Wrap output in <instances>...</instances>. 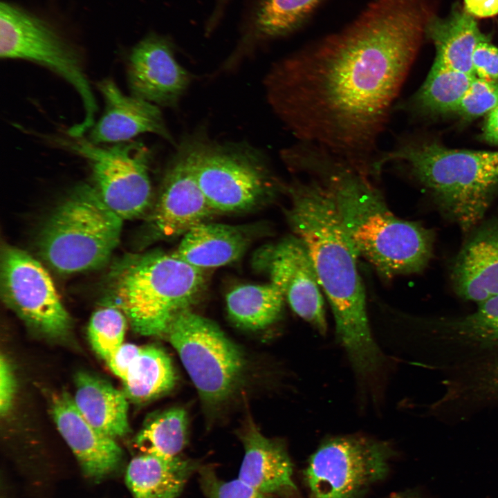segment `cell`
Returning a JSON list of instances; mask_svg holds the SVG:
<instances>
[{"label":"cell","instance_id":"obj_4","mask_svg":"<svg viewBox=\"0 0 498 498\" xmlns=\"http://www.w3.org/2000/svg\"><path fill=\"white\" fill-rule=\"evenodd\" d=\"M388 164L405 169L463 232L468 234L482 221L494 194L486 178L482 151L401 140L392 149L380 151L374 165L377 178Z\"/></svg>","mask_w":498,"mask_h":498},{"label":"cell","instance_id":"obj_23","mask_svg":"<svg viewBox=\"0 0 498 498\" xmlns=\"http://www.w3.org/2000/svg\"><path fill=\"white\" fill-rule=\"evenodd\" d=\"M200 467L196 461L179 455L143 453L130 461L126 483L134 498H177Z\"/></svg>","mask_w":498,"mask_h":498},{"label":"cell","instance_id":"obj_24","mask_svg":"<svg viewBox=\"0 0 498 498\" xmlns=\"http://www.w3.org/2000/svg\"><path fill=\"white\" fill-rule=\"evenodd\" d=\"M75 383V405L95 429L113 439L128 432V403L124 391L84 371L77 374Z\"/></svg>","mask_w":498,"mask_h":498},{"label":"cell","instance_id":"obj_3","mask_svg":"<svg viewBox=\"0 0 498 498\" xmlns=\"http://www.w3.org/2000/svg\"><path fill=\"white\" fill-rule=\"evenodd\" d=\"M286 190V215L293 234L305 246L322 290L331 306L337 338L361 376L374 374L382 356L371 335L358 257L331 196L316 180L294 179Z\"/></svg>","mask_w":498,"mask_h":498},{"label":"cell","instance_id":"obj_8","mask_svg":"<svg viewBox=\"0 0 498 498\" xmlns=\"http://www.w3.org/2000/svg\"><path fill=\"white\" fill-rule=\"evenodd\" d=\"M194 173L216 212L248 210L284 189L274 176L266 156L244 143H218L203 134Z\"/></svg>","mask_w":498,"mask_h":498},{"label":"cell","instance_id":"obj_10","mask_svg":"<svg viewBox=\"0 0 498 498\" xmlns=\"http://www.w3.org/2000/svg\"><path fill=\"white\" fill-rule=\"evenodd\" d=\"M54 142L86 160L93 186L123 220L140 216L151 199L149 149L138 141L103 145L81 137H55Z\"/></svg>","mask_w":498,"mask_h":498},{"label":"cell","instance_id":"obj_26","mask_svg":"<svg viewBox=\"0 0 498 498\" xmlns=\"http://www.w3.org/2000/svg\"><path fill=\"white\" fill-rule=\"evenodd\" d=\"M225 300L230 319L238 326L255 331L278 320L285 299L279 288L270 282L237 286L227 294Z\"/></svg>","mask_w":498,"mask_h":498},{"label":"cell","instance_id":"obj_30","mask_svg":"<svg viewBox=\"0 0 498 498\" xmlns=\"http://www.w3.org/2000/svg\"><path fill=\"white\" fill-rule=\"evenodd\" d=\"M125 329L122 311L116 305L104 306L90 319L89 339L96 353L107 362L123 344Z\"/></svg>","mask_w":498,"mask_h":498},{"label":"cell","instance_id":"obj_15","mask_svg":"<svg viewBox=\"0 0 498 498\" xmlns=\"http://www.w3.org/2000/svg\"><path fill=\"white\" fill-rule=\"evenodd\" d=\"M127 80L131 95L173 108L188 88L192 76L176 59L172 40L153 33L131 50Z\"/></svg>","mask_w":498,"mask_h":498},{"label":"cell","instance_id":"obj_20","mask_svg":"<svg viewBox=\"0 0 498 498\" xmlns=\"http://www.w3.org/2000/svg\"><path fill=\"white\" fill-rule=\"evenodd\" d=\"M239 438L244 456L238 478L266 496L294 494L297 487L293 463L284 444L264 436L252 421L241 431Z\"/></svg>","mask_w":498,"mask_h":498},{"label":"cell","instance_id":"obj_22","mask_svg":"<svg viewBox=\"0 0 498 498\" xmlns=\"http://www.w3.org/2000/svg\"><path fill=\"white\" fill-rule=\"evenodd\" d=\"M474 16L460 4L448 16L433 15L425 28V36L433 42L436 61L457 71L474 75L472 58L477 44L486 37Z\"/></svg>","mask_w":498,"mask_h":498},{"label":"cell","instance_id":"obj_37","mask_svg":"<svg viewBox=\"0 0 498 498\" xmlns=\"http://www.w3.org/2000/svg\"><path fill=\"white\" fill-rule=\"evenodd\" d=\"M482 156L487 183L495 192L498 186V151H482Z\"/></svg>","mask_w":498,"mask_h":498},{"label":"cell","instance_id":"obj_16","mask_svg":"<svg viewBox=\"0 0 498 498\" xmlns=\"http://www.w3.org/2000/svg\"><path fill=\"white\" fill-rule=\"evenodd\" d=\"M96 86L104 109L90 129V141L99 145L115 144L131 141L140 134L153 133L175 145L158 106L126 95L111 78L102 79Z\"/></svg>","mask_w":498,"mask_h":498},{"label":"cell","instance_id":"obj_39","mask_svg":"<svg viewBox=\"0 0 498 498\" xmlns=\"http://www.w3.org/2000/svg\"><path fill=\"white\" fill-rule=\"evenodd\" d=\"M484 383L498 397V361L495 363L489 374L486 376Z\"/></svg>","mask_w":498,"mask_h":498},{"label":"cell","instance_id":"obj_7","mask_svg":"<svg viewBox=\"0 0 498 498\" xmlns=\"http://www.w3.org/2000/svg\"><path fill=\"white\" fill-rule=\"evenodd\" d=\"M0 56L39 64L69 84L79 95L83 120L67 131L81 137L95 122L98 107L78 50L47 23L8 2L0 6Z\"/></svg>","mask_w":498,"mask_h":498},{"label":"cell","instance_id":"obj_12","mask_svg":"<svg viewBox=\"0 0 498 498\" xmlns=\"http://www.w3.org/2000/svg\"><path fill=\"white\" fill-rule=\"evenodd\" d=\"M3 300L29 326L52 338L66 335L71 319L45 268L26 252L5 246L1 257Z\"/></svg>","mask_w":498,"mask_h":498},{"label":"cell","instance_id":"obj_13","mask_svg":"<svg viewBox=\"0 0 498 498\" xmlns=\"http://www.w3.org/2000/svg\"><path fill=\"white\" fill-rule=\"evenodd\" d=\"M203 134L183 138L168 162L151 220L154 233L160 238L183 235L216 212L194 173Z\"/></svg>","mask_w":498,"mask_h":498},{"label":"cell","instance_id":"obj_33","mask_svg":"<svg viewBox=\"0 0 498 498\" xmlns=\"http://www.w3.org/2000/svg\"><path fill=\"white\" fill-rule=\"evenodd\" d=\"M476 77L498 82V47L486 37L477 46L472 58Z\"/></svg>","mask_w":498,"mask_h":498},{"label":"cell","instance_id":"obj_18","mask_svg":"<svg viewBox=\"0 0 498 498\" xmlns=\"http://www.w3.org/2000/svg\"><path fill=\"white\" fill-rule=\"evenodd\" d=\"M322 1L254 0L244 17L238 42L222 70H232L261 44L297 30Z\"/></svg>","mask_w":498,"mask_h":498},{"label":"cell","instance_id":"obj_6","mask_svg":"<svg viewBox=\"0 0 498 498\" xmlns=\"http://www.w3.org/2000/svg\"><path fill=\"white\" fill-rule=\"evenodd\" d=\"M122 221L93 185L80 184L46 222L39 236L40 254L61 273L99 268L118 244Z\"/></svg>","mask_w":498,"mask_h":498},{"label":"cell","instance_id":"obj_38","mask_svg":"<svg viewBox=\"0 0 498 498\" xmlns=\"http://www.w3.org/2000/svg\"><path fill=\"white\" fill-rule=\"evenodd\" d=\"M482 137L486 141L498 145V106L488 114Z\"/></svg>","mask_w":498,"mask_h":498},{"label":"cell","instance_id":"obj_34","mask_svg":"<svg viewBox=\"0 0 498 498\" xmlns=\"http://www.w3.org/2000/svg\"><path fill=\"white\" fill-rule=\"evenodd\" d=\"M15 391V380L11 366L3 354L0 358V412L6 414L12 405Z\"/></svg>","mask_w":498,"mask_h":498},{"label":"cell","instance_id":"obj_41","mask_svg":"<svg viewBox=\"0 0 498 498\" xmlns=\"http://www.w3.org/2000/svg\"><path fill=\"white\" fill-rule=\"evenodd\" d=\"M389 498H415V497L406 493H397L391 495Z\"/></svg>","mask_w":498,"mask_h":498},{"label":"cell","instance_id":"obj_35","mask_svg":"<svg viewBox=\"0 0 498 498\" xmlns=\"http://www.w3.org/2000/svg\"><path fill=\"white\" fill-rule=\"evenodd\" d=\"M140 349L141 347L133 344H123L107 363L115 375L124 380L129 367L139 353Z\"/></svg>","mask_w":498,"mask_h":498},{"label":"cell","instance_id":"obj_17","mask_svg":"<svg viewBox=\"0 0 498 498\" xmlns=\"http://www.w3.org/2000/svg\"><path fill=\"white\" fill-rule=\"evenodd\" d=\"M468 234L450 278L459 297L479 304L498 294V216L481 221Z\"/></svg>","mask_w":498,"mask_h":498},{"label":"cell","instance_id":"obj_32","mask_svg":"<svg viewBox=\"0 0 498 498\" xmlns=\"http://www.w3.org/2000/svg\"><path fill=\"white\" fill-rule=\"evenodd\" d=\"M198 472L201 488L207 498H268L239 478L221 479L210 465L201 466Z\"/></svg>","mask_w":498,"mask_h":498},{"label":"cell","instance_id":"obj_5","mask_svg":"<svg viewBox=\"0 0 498 498\" xmlns=\"http://www.w3.org/2000/svg\"><path fill=\"white\" fill-rule=\"evenodd\" d=\"M203 270L174 254L154 252L124 262L114 275L116 306L142 335L166 333L205 288Z\"/></svg>","mask_w":498,"mask_h":498},{"label":"cell","instance_id":"obj_29","mask_svg":"<svg viewBox=\"0 0 498 498\" xmlns=\"http://www.w3.org/2000/svg\"><path fill=\"white\" fill-rule=\"evenodd\" d=\"M474 313L439 321L437 326L449 338L480 346L498 345V294L478 304Z\"/></svg>","mask_w":498,"mask_h":498},{"label":"cell","instance_id":"obj_14","mask_svg":"<svg viewBox=\"0 0 498 498\" xmlns=\"http://www.w3.org/2000/svg\"><path fill=\"white\" fill-rule=\"evenodd\" d=\"M259 261L292 310L324 333L327 324L322 289L301 240L293 234L266 247Z\"/></svg>","mask_w":498,"mask_h":498},{"label":"cell","instance_id":"obj_11","mask_svg":"<svg viewBox=\"0 0 498 498\" xmlns=\"http://www.w3.org/2000/svg\"><path fill=\"white\" fill-rule=\"evenodd\" d=\"M392 456L387 443L369 438L328 440L312 454L304 470L308 498H360L387 476Z\"/></svg>","mask_w":498,"mask_h":498},{"label":"cell","instance_id":"obj_2","mask_svg":"<svg viewBox=\"0 0 498 498\" xmlns=\"http://www.w3.org/2000/svg\"><path fill=\"white\" fill-rule=\"evenodd\" d=\"M282 160L292 171L308 175L326 190L358 257L382 277L425 270L432 256L434 232L419 222L396 216L371 178L327 151L304 142L285 149Z\"/></svg>","mask_w":498,"mask_h":498},{"label":"cell","instance_id":"obj_9","mask_svg":"<svg viewBox=\"0 0 498 498\" xmlns=\"http://www.w3.org/2000/svg\"><path fill=\"white\" fill-rule=\"evenodd\" d=\"M166 334L205 404L216 407L233 395L243 380L246 360L219 326L185 310Z\"/></svg>","mask_w":498,"mask_h":498},{"label":"cell","instance_id":"obj_36","mask_svg":"<svg viewBox=\"0 0 498 498\" xmlns=\"http://www.w3.org/2000/svg\"><path fill=\"white\" fill-rule=\"evenodd\" d=\"M463 1L465 9L474 17H490L498 14V0Z\"/></svg>","mask_w":498,"mask_h":498},{"label":"cell","instance_id":"obj_31","mask_svg":"<svg viewBox=\"0 0 498 498\" xmlns=\"http://www.w3.org/2000/svg\"><path fill=\"white\" fill-rule=\"evenodd\" d=\"M498 106V82L476 77L456 113L472 120L488 114Z\"/></svg>","mask_w":498,"mask_h":498},{"label":"cell","instance_id":"obj_25","mask_svg":"<svg viewBox=\"0 0 498 498\" xmlns=\"http://www.w3.org/2000/svg\"><path fill=\"white\" fill-rule=\"evenodd\" d=\"M476 76L436 61L416 93L406 105H395L394 110L405 108L419 114L456 113Z\"/></svg>","mask_w":498,"mask_h":498},{"label":"cell","instance_id":"obj_19","mask_svg":"<svg viewBox=\"0 0 498 498\" xmlns=\"http://www.w3.org/2000/svg\"><path fill=\"white\" fill-rule=\"evenodd\" d=\"M51 411L59 433L86 476L100 479L118 467L122 455L120 446L84 418L67 393L55 396Z\"/></svg>","mask_w":498,"mask_h":498},{"label":"cell","instance_id":"obj_21","mask_svg":"<svg viewBox=\"0 0 498 498\" xmlns=\"http://www.w3.org/2000/svg\"><path fill=\"white\" fill-rule=\"evenodd\" d=\"M249 241V235L241 228L203 222L183 235L173 254L204 270L238 260L247 249Z\"/></svg>","mask_w":498,"mask_h":498},{"label":"cell","instance_id":"obj_1","mask_svg":"<svg viewBox=\"0 0 498 498\" xmlns=\"http://www.w3.org/2000/svg\"><path fill=\"white\" fill-rule=\"evenodd\" d=\"M432 12L426 0H374L353 22L277 61L264 79L276 116L374 178L378 142Z\"/></svg>","mask_w":498,"mask_h":498},{"label":"cell","instance_id":"obj_28","mask_svg":"<svg viewBox=\"0 0 498 498\" xmlns=\"http://www.w3.org/2000/svg\"><path fill=\"white\" fill-rule=\"evenodd\" d=\"M187 438V413L174 407L151 418L136 436L135 444L142 453L172 457L183 450Z\"/></svg>","mask_w":498,"mask_h":498},{"label":"cell","instance_id":"obj_27","mask_svg":"<svg viewBox=\"0 0 498 498\" xmlns=\"http://www.w3.org/2000/svg\"><path fill=\"white\" fill-rule=\"evenodd\" d=\"M176 380L171 358L163 349L142 347L123 380V391L130 400L145 403L171 390Z\"/></svg>","mask_w":498,"mask_h":498},{"label":"cell","instance_id":"obj_40","mask_svg":"<svg viewBox=\"0 0 498 498\" xmlns=\"http://www.w3.org/2000/svg\"><path fill=\"white\" fill-rule=\"evenodd\" d=\"M216 3L214 11L210 17L208 24L212 27H215L219 21L223 12L229 0H215Z\"/></svg>","mask_w":498,"mask_h":498}]
</instances>
